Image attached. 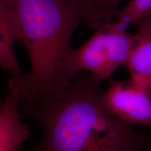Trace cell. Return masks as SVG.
I'll return each mask as SVG.
<instances>
[{
    "mask_svg": "<svg viewBox=\"0 0 151 151\" xmlns=\"http://www.w3.org/2000/svg\"><path fill=\"white\" fill-rule=\"evenodd\" d=\"M101 11L103 13L104 20L106 22L110 20V16L117 7L121 0H98Z\"/></svg>",
    "mask_w": 151,
    "mask_h": 151,
    "instance_id": "cell-9",
    "label": "cell"
},
{
    "mask_svg": "<svg viewBox=\"0 0 151 151\" xmlns=\"http://www.w3.org/2000/svg\"><path fill=\"white\" fill-rule=\"evenodd\" d=\"M148 20H150V21L151 22V17H150V18H148Z\"/></svg>",
    "mask_w": 151,
    "mask_h": 151,
    "instance_id": "cell-10",
    "label": "cell"
},
{
    "mask_svg": "<svg viewBox=\"0 0 151 151\" xmlns=\"http://www.w3.org/2000/svg\"><path fill=\"white\" fill-rule=\"evenodd\" d=\"M134 43L126 26L113 20L97 28L83 46L71 49L65 65L68 82L78 72L90 73L101 82L125 65Z\"/></svg>",
    "mask_w": 151,
    "mask_h": 151,
    "instance_id": "cell-3",
    "label": "cell"
},
{
    "mask_svg": "<svg viewBox=\"0 0 151 151\" xmlns=\"http://www.w3.org/2000/svg\"><path fill=\"white\" fill-rule=\"evenodd\" d=\"M18 38L14 28L0 4V67L11 78L20 79L24 76L17 60L14 44Z\"/></svg>",
    "mask_w": 151,
    "mask_h": 151,
    "instance_id": "cell-7",
    "label": "cell"
},
{
    "mask_svg": "<svg viewBox=\"0 0 151 151\" xmlns=\"http://www.w3.org/2000/svg\"><path fill=\"white\" fill-rule=\"evenodd\" d=\"M8 89L0 103V151H18L29 137V129L22 121L20 90L11 79Z\"/></svg>",
    "mask_w": 151,
    "mask_h": 151,
    "instance_id": "cell-5",
    "label": "cell"
},
{
    "mask_svg": "<svg viewBox=\"0 0 151 151\" xmlns=\"http://www.w3.org/2000/svg\"><path fill=\"white\" fill-rule=\"evenodd\" d=\"M18 41L27 49L31 71L20 79L11 78L20 90L22 105L52 99L67 86L66 60L71 39L86 21L97 28L104 22L98 0H0Z\"/></svg>",
    "mask_w": 151,
    "mask_h": 151,
    "instance_id": "cell-1",
    "label": "cell"
},
{
    "mask_svg": "<svg viewBox=\"0 0 151 151\" xmlns=\"http://www.w3.org/2000/svg\"><path fill=\"white\" fill-rule=\"evenodd\" d=\"M101 92L100 81L82 71L52 99L21 106L42 127L36 151H142L146 138L106 111Z\"/></svg>",
    "mask_w": 151,
    "mask_h": 151,
    "instance_id": "cell-2",
    "label": "cell"
},
{
    "mask_svg": "<svg viewBox=\"0 0 151 151\" xmlns=\"http://www.w3.org/2000/svg\"><path fill=\"white\" fill-rule=\"evenodd\" d=\"M150 17L151 0H130L124 6L113 11L110 16V20L126 27L129 24L137 26Z\"/></svg>",
    "mask_w": 151,
    "mask_h": 151,
    "instance_id": "cell-8",
    "label": "cell"
},
{
    "mask_svg": "<svg viewBox=\"0 0 151 151\" xmlns=\"http://www.w3.org/2000/svg\"><path fill=\"white\" fill-rule=\"evenodd\" d=\"M137 27L134 46L124 65L129 80L151 96V22L147 19Z\"/></svg>",
    "mask_w": 151,
    "mask_h": 151,
    "instance_id": "cell-6",
    "label": "cell"
},
{
    "mask_svg": "<svg viewBox=\"0 0 151 151\" xmlns=\"http://www.w3.org/2000/svg\"><path fill=\"white\" fill-rule=\"evenodd\" d=\"M104 107L131 125L151 129V96L131 81H113L101 94Z\"/></svg>",
    "mask_w": 151,
    "mask_h": 151,
    "instance_id": "cell-4",
    "label": "cell"
}]
</instances>
